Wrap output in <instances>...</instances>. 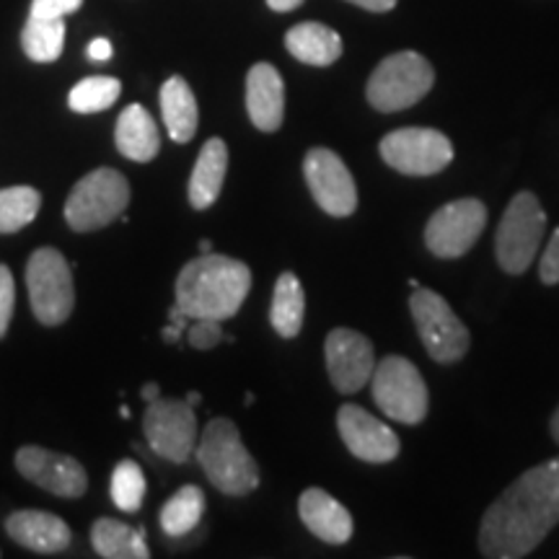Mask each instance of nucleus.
<instances>
[{
	"mask_svg": "<svg viewBox=\"0 0 559 559\" xmlns=\"http://www.w3.org/2000/svg\"><path fill=\"white\" fill-rule=\"evenodd\" d=\"M145 487H148L145 485V474L135 461L124 459L115 466V472H111V502L120 510H124V513H135V510L143 506Z\"/></svg>",
	"mask_w": 559,
	"mask_h": 559,
	"instance_id": "nucleus-30",
	"label": "nucleus"
},
{
	"mask_svg": "<svg viewBox=\"0 0 559 559\" xmlns=\"http://www.w3.org/2000/svg\"><path fill=\"white\" fill-rule=\"evenodd\" d=\"M91 544L104 559H148L151 549L145 544V531L132 528L115 519H99L91 526Z\"/></svg>",
	"mask_w": 559,
	"mask_h": 559,
	"instance_id": "nucleus-24",
	"label": "nucleus"
},
{
	"mask_svg": "<svg viewBox=\"0 0 559 559\" xmlns=\"http://www.w3.org/2000/svg\"><path fill=\"white\" fill-rule=\"evenodd\" d=\"M122 83L111 75H91L75 83L68 94V107L79 115H94V111L109 109L111 104L120 99Z\"/></svg>",
	"mask_w": 559,
	"mask_h": 559,
	"instance_id": "nucleus-29",
	"label": "nucleus"
},
{
	"mask_svg": "<svg viewBox=\"0 0 559 559\" xmlns=\"http://www.w3.org/2000/svg\"><path fill=\"white\" fill-rule=\"evenodd\" d=\"M370 391H373V402L379 404V409L394 423L419 425L428 417L430 396L423 373L415 362L402 355H389L376 362L373 376H370Z\"/></svg>",
	"mask_w": 559,
	"mask_h": 559,
	"instance_id": "nucleus-6",
	"label": "nucleus"
},
{
	"mask_svg": "<svg viewBox=\"0 0 559 559\" xmlns=\"http://www.w3.org/2000/svg\"><path fill=\"white\" fill-rule=\"evenodd\" d=\"M551 438H555L559 443V407L555 412V417H551Z\"/></svg>",
	"mask_w": 559,
	"mask_h": 559,
	"instance_id": "nucleus-41",
	"label": "nucleus"
},
{
	"mask_svg": "<svg viewBox=\"0 0 559 559\" xmlns=\"http://www.w3.org/2000/svg\"><path fill=\"white\" fill-rule=\"evenodd\" d=\"M326 370L334 389L340 394H358V391L370 383V376L376 370V353L368 337H362L355 330H332L324 342Z\"/></svg>",
	"mask_w": 559,
	"mask_h": 559,
	"instance_id": "nucleus-14",
	"label": "nucleus"
},
{
	"mask_svg": "<svg viewBox=\"0 0 559 559\" xmlns=\"http://www.w3.org/2000/svg\"><path fill=\"white\" fill-rule=\"evenodd\" d=\"M298 513L304 526L321 542L345 544L353 536V515H349V510L340 500H334L330 492H324V489H306L298 500Z\"/></svg>",
	"mask_w": 559,
	"mask_h": 559,
	"instance_id": "nucleus-18",
	"label": "nucleus"
},
{
	"mask_svg": "<svg viewBox=\"0 0 559 559\" xmlns=\"http://www.w3.org/2000/svg\"><path fill=\"white\" fill-rule=\"evenodd\" d=\"M158 396H160L158 383H145V386H143V400L145 402H156Z\"/></svg>",
	"mask_w": 559,
	"mask_h": 559,
	"instance_id": "nucleus-39",
	"label": "nucleus"
},
{
	"mask_svg": "<svg viewBox=\"0 0 559 559\" xmlns=\"http://www.w3.org/2000/svg\"><path fill=\"white\" fill-rule=\"evenodd\" d=\"M5 531L21 547L39 551V555H60L70 544L68 523L45 510H19L9 515Z\"/></svg>",
	"mask_w": 559,
	"mask_h": 559,
	"instance_id": "nucleus-19",
	"label": "nucleus"
},
{
	"mask_svg": "<svg viewBox=\"0 0 559 559\" xmlns=\"http://www.w3.org/2000/svg\"><path fill=\"white\" fill-rule=\"evenodd\" d=\"M83 5V0H32V16L66 19Z\"/></svg>",
	"mask_w": 559,
	"mask_h": 559,
	"instance_id": "nucleus-33",
	"label": "nucleus"
},
{
	"mask_svg": "<svg viewBox=\"0 0 559 559\" xmlns=\"http://www.w3.org/2000/svg\"><path fill=\"white\" fill-rule=\"evenodd\" d=\"M160 115H164V124L174 143H190L198 132V99H194L190 83L181 75H171L160 86Z\"/></svg>",
	"mask_w": 559,
	"mask_h": 559,
	"instance_id": "nucleus-23",
	"label": "nucleus"
},
{
	"mask_svg": "<svg viewBox=\"0 0 559 559\" xmlns=\"http://www.w3.org/2000/svg\"><path fill=\"white\" fill-rule=\"evenodd\" d=\"M247 111L257 130L275 132L285 117V83L270 62H257L247 75Z\"/></svg>",
	"mask_w": 559,
	"mask_h": 559,
	"instance_id": "nucleus-17",
	"label": "nucleus"
},
{
	"mask_svg": "<svg viewBox=\"0 0 559 559\" xmlns=\"http://www.w3.org/2000/svg\"><path fill=\"white\" fill-rule=\"evenodd\" d=\"M347 3L358 5V9L373 11V13H386L396 5V0H347Z\"/></svg>",
	"mask_w": 559,
	"mask_h": 559,
	"instance_id": "nucleus-36",
	"label": "nucleus"
},
{
	"mask_svg": "<svg viewBox=\"0 0 559 559\" xmlns=\"http://www.w3.org/2000/svg\"><path fill=\"white\" fill-rule=\"evenodd\" d=\"M145 440L158 456L171 464H185L198 449V417L194 407L187 400H164L148 402L143 417Z\"/></svg>",
	"mask_w": 559,
	"mask_h": 559,
	"instance_id": "nucleus-11",
	"label": "nucleus"
},
{
	"mask_svg": "<svg viewBox=\"0 0 559 559\" xmlns=\"http://www.w3.org/2000/svg\"><path fill=\"white\" fill-rule=\"evenodd\" d=\"M181 332H185V330H179V326H174V324L164 326V340L166 342H177L181 337Z\"/></svg>",
	"mask_w": 559,
	"mask_h": 559,
	"instance_id": "nucleus-40",
	"label": "nucleus"
},
{
	"mask_svg": "<svg viewBox=\"0 0 559 559\" xmlns=\"http://www.w3.org/2000/svg\"><path fill=\"white\" fill-rule=\"evenodd\" d=\"M190 345L194 349H213L221 345L223 340V330H221V321L215 319H194V324L190 326Z\"/></svg>",
	"mask_w": 559,
	"mask_h": 559,
	"instance_id": "nucleus-32",
	"label": "nucleus"
},
{
	"mask_svg": "<svg viewBox=\"0 0 559 559\" xmlns=\"http://www.w3.org/2000/svg\"><path fill=\"white\" fill-rule=\"evenodd\" d=\"M115 143L124 158L138 160V164H148V160L156 158L160 148V135L151 111L140 107V104L124 107L120 120H117Z\"/></svg>",
	"mask_w": 559,
	"mask_h": 559,
	"instance_id": "nucleus-20",
	"label": "nucleus"
},
{
	"mask_svg": "<svg viewBox=\"0 0 559 559\" xmlns=\"http://www.w3.org/2000/svg\"><path fill=\"white\" fill-rule=\"evenodd\" d=\"M187 402H190L192 407H198V404L202 402V396L198 394V391H190V394H187Z\"/></svg>",
	"mask_w": 559,
	"mask_h": 559,
	"instance_id": "nucleus-42",
	"label": "nucleus"
},
{
	"mask_svg": "<svg viewBox=\"0 0 559 559\" xmlns=\"http://www.w3.org/2000/svg\"><path fill=\"white\" fill-rule=\"evenodd\" d=\"M202 513H205V492L198 485H187L166 500V506L160 508L158 521L166 536L179 539V536L190 534L198 526Z\"/></svg>",
	"mask_w": 559,
	"mask_h": 559,
	"instance_id": "nucleus-26",
	"label": "nucleus"
},
{
	"mask_svg": "<svg viewBox=\"0 0 559 559\" xmlns=\"http://www.w3.org/2000/svg\"><path fill=\"white\" fill-rule=\"evenodd\" d=\"M251 290V270L223 254H200L177 277V306L194 319L226 321L236 317Z\"/></svg>",
	"mask_w": 559,
	"mask_h": 559,
	"instance_id": "nucleus-2",
	"label": "nucleus"
},
{
	"mask_svg": "<svg viewBox=\"0 0 559 559\" xmlns=\"http://www.w3.org/2000/svg\"><path fill=\"white\" fill-rule=\"evenodd\" d=\"M16 466L26 479L47 489V492L58 495V498L75 500L86 495V469L81 466V461L66 456V453L39 449V445H24L16 453Z\"/></svg>",
	"mask_w": 559,
	"mask_h": 559,
	"instance_id": "nucleus-16",
	"label": "nucleus"
},
{
	"mask_svg": "<svg viewBox=\"0 0 559 559\" xmlns=\"http://www.w3.org/2000/svg\"><path fill=\"white\" fill-rule=\"evenodd\" d=\"M409 311L423 340L425 349L436 362H456L466 355L472 345L469 330L456 313L451 311L449 300L430 288H415L409 298Z\"/></svg>",
	"mask_w": 559,
	"mask_h": 559,
	"instance_id": "nucleus-9",
	"label": "nucleus"
},
{
	"mask_svg": "<svg viewBox=\"0 0 559 559\" xmlns=\"http://www.w3.org/2000/svg\"><path fill=\"white\" fill-rule=\"evenodd\" d=\"M130 205V185L120 171L96 169L73 187L66 202L68 226L79 234L99 230L124 215Z\"/></svg>",
	"mask_w": 559,
	"mask_h": 559,
	"instance_id": "nucleus-7",
	"label": "nucleus"
},
{
	"mask_svg": "<svg viewBox=\"0 0 559 559\" xmlns=\"http://www.w3.org/2000/svg\"><path fill=\"white\" fill-rule=\"evenodd\" d=\"M228 171V145L221 138H210L202 145L198 164L190 179V205L194 210H207L218 200Z\"/></svg>",
	"mask_w": 559,
	"mask_h": 559,
	"instance_id": "nucleus-22",
	"label": "nucleus"
},
{
	"mask_svg": "<svg viewBox=\"0 0 559 559\" xmlns=\"http://www.w3.org/2000/svg\"><path fill=\"white\" fill-rule=\"evenodd\" d=\"M306 185L317 205L332 218H347L358 210V187L337 153L330 148H311L304 160Z\"/></svg>",
	"mask_w": 559,
	"mask_h": 559,
	"instance_id": "nucleus-13",
	"label": "nucleus"
},
{
	"mask_svg": "<svg viewBox=\"0 0 559 559\" xmlns=\"http://www.w3.org/2000/svg\"><path fill=\"white\" fill-rule=\"evenodd\" d=\"M432 83H436V70L430 62L419 52L404 50L379 62L368 79L366 96L370 107L391 115L423 102L430 94Z\"/></svg>",
	"mask_w": 559,
	"mask_h": 559,
	"instance_id": "nucleus-4",
	"label": "nucleus"
},
{
	"mask_svg": "<svg viewBox=\"0 0 559 559\" xmlns=\"http://www.w3.org/2000/svg\"><path fill=\"white\" fill-rule=\"evenodd\" d=\"M487 226L485 202L464 198L432 213L425 228V243L440 260H459L469 251Z\"/></svg>",
	"mask_w": 559,
	"mask_h": 559,
	"instance_id": "nucleus-12",
	"label": "nucleus"
},
{
	"mask_svg": "<svg viewBox=\"0 0 559 559\" xmlns=\"http://www.w3.org/2000/svg\"><path fill=\"white\" fill-rule=\"evenodd\" d=\"M306 313V296L300 288V280L293 272H283L275 283V293H272V309H270V324L283 340L298 337L300 326H304Z\"/></svg>",
	"mask_w": 559,
	"mask_h": 559,
	"instance_id": "nucleus-25",
	"label": "nucleus"
},
{
	"mask_svg": "<svg viewBox=\"0 0 559 559\" xmlns=\"http://www.w3.org/2000/svg\"><path fill=\"white\" fill-rule=\"evenodd\" d=\"M547 213L536 194L519 192L502 215L498 236H495V254L498 264L508 275H523L539 254Z\"/></svg>",
	"mask_w": 559,
	"mask_h": 559,
	"instance_id": "nucleus-5",
	"label": "nucleus"
},
{
	"mask_svg": "<svg viewBox=\"0 0 559 559\" xmlns=\"http://www.w3.org/2000/svg\"><path fill=\"white\" fill-rule=\"evenodd\" d=\"M88 58L96 62H104L111 58V41L109 39H94L88 45Z\"/></svg>",
	"mask_w": 559,
	"mask_h": 559,
	"instance_id": "nucleus-35",
	"label": "nucleus"
},
{
	"mask_svg": "<svg viewBox=\"0 0 559 559\" xmlns=\"http://www.w3.org/2000/svg\"><path fill=\"white\" fill-rule=\"evenodd\" d=\"M21 47L34 62H55L66 47V19H39L29 13L21 32Z\"/></svg>",
	"mask_w": 559,
	"mask_h": 559,
	"instance_id": "nucleus-27",
	"label": "nucleus"
},
{
	"mask_svg": "<svg viewBox=\"0 0 559 559\" xmlns=\"http://www.w3.org/2000/svg\"><path fill=\"white\" fill-rule=\"evenodd\" d=\"M304 3V0H267V5L272 11L277 13H288V11H296L298 5Z\"/></svg>",
	"mask_w": 559,
	"mask_h": 559,
	"instance_id": "nucleus-37",
	"label": "nucleus"
},
{
	"mask_svg": "<svg viewBox=\"0 0 559 559\" xmlns=\"http://www.w3.org/2000/svg\"><path fill=\"white\" fill-rule=\"evenodd\" d=\"M381 158L394 171L407 177H432L453 160L451 140L440 130L430 128H402L383 135Z\"/></svg>",
	"mask_w": 559,
	"mask_h": 559,
	"instance_id": "nucleus-10",
	"label": "nucleus"
},
{
	"mask_svg": "<svg viewBox=\"0 0 559 559\" xmlns=\"http://www.w3.org/2000/svg\"><path fill=\"white\" fill-rule=\"evenodd\" d=\"M539 277L544 285H557L559 283V228L551 236L547 249H544L542 262H539Z\"/></svg>",
	"mask_w": 559,
	"mask_h": 559,
	"instance_id": "nucleus-34",
	"label": "nucleus"
},
{
	"mask_svg": "<svg viewBox=\"0 0 559 559\" xmlns=\"http://www.w3.org/2000/svg\"><path fill=\"white\" fill-rule=\"evenodd\" d=\"M26 288L34 317L45 326L66 324L75 306L73 275L58 249H37L26 264Z\"/></svg>",
	"mask_w": 559,
	"mask_h": 559,
	"instance_id": "nucleus-8",
	"label": "nucleus"
},
{
	"mask_svg": "<svg viewBox=\"0 0 559 559\" xmlns=\"http://www.w3.org/2000/svg\"><path fill=\"white\" fill-rule=\"evenodd\" d=\"M210 251H213V243H210L207 239H202L200 241V254H210Z\"/></svg>",
	"mask_w": 559,
	"mask_h": 559,
	"instance_id": "nucleus-43",
	"label": "nucleus"
},
{
	"mask_svg": "<svg viewBox=\"0 0 559 559\" xmlns=\"http://www.w3.org/2000/svg\"><path fill=\"white\" fill-rule=\"evenodd\" d=\"M41 194L34 187L0 190V234H16L39 215Z\"/></svg>",
	"mask_w": 559,
	"mask_h": 559,
	"instance_id": "nucleus-28",
	"label": "nucleus"
},
{
	"mask_svg": "<svg viewBox=\"0 0 559 559\" xmlns=\"http://www.w3.org/2000/svg\"><path fill=\"white\" fill-rule=\"evenodd\" d=\"M198 461L215 489L230 498L260 487V466L243 445L239 428L226 417L210 419L198 443Z\"/></svg>",
	"mask_w": 559,
	"mask_h": 559,
	"instance_id": "nucleus-3",
	"label": "nucleus"
},
{
	"mask_svg": "<svg viewBox=\"0 0 559 559\" xmlns=\"http://www.w3.org/2000/svg\"><path fill=\"white\" fill-rule=\"evenodd\" d=\"M337 430L347 451L366 464H389L400 456V436L358 404H342Z\"/></svg>",
	"mask_w": 559,
	"mask_h": 559,
	"instance_id": "nucleus-15",
	"label": "nucleus"
},
{
	"mask_svg": "<svg viewBox=\"0 0 559 559\" xmlns=\"http://www.w3.org/2000/svg\"><path fill=\"white\" fill-rule=\"evenodd\" d=\"M13 306H16V285H13L11 270L0 264V340L9 332Z\"/></svg>",
	"mask_w": 559,
	"mask_h": 559,
	"instance_id": "nucleus-31",
	"label": "nucleus"
},
{
	"mask_svg": "<svg viewBox=\"0 0 559 559\" xmlns=\"http://www.w3.org/2000/svg\"><path fill=\"white\" fill-rule=\"evenodd\" d=\"M285 47L293 58L313 68H326L342 58V37L319 21H304L285 34Z\"/></svg>",
	"mask_w": 559,
	"mask_h": 559,
	"instance_id": "nucleus-21",
	"label": "nucleus"
},
{
	"mask_svg": "<svg viewBox=\"0 0 559 559\" xmlns=\"http://www.w3.org/2000/svg\"><path fill=\"white\" fill-rule=\"evenodd\" d=\"M169 321L174 326H179V330H187V321H190V317H187V313L181 311L177 304H174L171 311H169Z\"/></svg>",
	"mask_w": 559,
	"mask_h": 559,
	"instance_id": "nucleus-38",
	"label": "nucleus"
},
{
	"mask_svg": "<svg viewBox=\"0 0 559 559\" xmlns=\"http://www.w3.org/2000/svg\"><path fill=\"white\" fill-rule=\"evenodd\" d=\"M559 523V456L531 466L487 508L479 549L489 559H521Z\"/></svg>",
	"mask_w": 559,
	"mask_h": 559,
	"instance_id": "nucleus-1",
	"label": "nucleus"
}]
</instances>
